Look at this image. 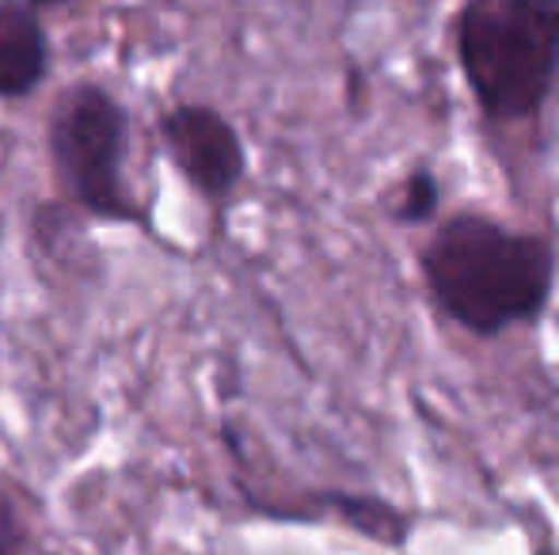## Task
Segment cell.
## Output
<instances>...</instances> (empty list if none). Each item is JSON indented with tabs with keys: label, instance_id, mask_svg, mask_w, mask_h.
<instances>
[{
	"label": "cell",
	"instance_id": "6da1fadb",
	"mask_svg": "<svg viewBox=\"0 0 559 555\" xmlns=\"http://www.w3.org/2000/svg\"><path fill=\"white\" fill-rule=\"evenodd\" d=\"M556 248L540 232L487 214H453L419 252L427 297L472 339H499L537 324L556 293Z\"/></svg>",
	"mask_w": 559,
	"mask_h": 555
},
{
	"label": "cell",
	"instance_id": "7a4b0ae2",
	"mask_svg": "<svg viewBox=\"0 0 559 555\" xmlns=\"http://www.w3.org/2000/svg\"><path fill=\"white\" fill-rule=\"evenodd\" d=\"M456 58L487 119H533L559 73V0H468Z\"/></svg>",
	"mask_w": 559,
	"mask_h": 555
},
{
	"label": "cell",
	"instance_id": "3957f363",
	"mask_svg": "<svg viewBox=\"0 0 559 555\" xmlns=\"http://www.w3.org/2000/svg\"><path fill=\"white\" fill-rule=\"evenodd\" d=\"M126 145L130 119L107 88L76 84L58 99L50 114V160L66 198L84 217L148 229V209H141L126 183Z\"/></svg>",
	"mask_w": 559,
	"mask_h": 555
},
{
	"label": "cell",
	"instance_id": "277c9868",
	"mask_svg": "<svg viewBox=\"0 0 559 555\" xmlns=\"http://www.w3.org/2000/svg\"><path fill=\"white\" fill-rule=\"evenodd\" d=\"M160 137L176 171L206 202H225L248 176V148L236 126L206 104H179L160 119Z\"/></svg>",
	"mask_w": 559,
	"mask_h": 555
},
{
	"label": "cell",
	"instance_id": "5b68a950",
	"mask_svg": "<svg viewBox=\"0 0 559 555\" xmlns=\"http://www.w3.org/2000/svg\"><path fill=\"white\" fill-rule=\"evenodd\" d=\"M320 518H332L384 548H404L412 541V518L392 498L369 495V491H317L309 495V510L301 514V521Z\"/></svg>",
	"mask_w": 559,
	"mask_h": 555
},
{
	"label": "cell",
	"instance_id": "8992f818",
	"mask_svg": "<svg viewBox=\"0 0 559 555\" xmlns=\"http://www.w3.org/2000/svg\"><path fill=\"white\" fill-rule=\"evenodd\" d=\"M50 46L23 4H0V99H23L46 81Z\"/></svg>",
	"mask_w": 559,
	"mask_h": 555
},
{
	"label": "cell",
	"instance_id": "52a82bcc",
	"mask_svg": "<svg viewBox=\"0 0 559 555\" xmlns=\"http://www.w3.org/2000/svg\"><path fill=\"white\" fill-rule=\"evenodd\" d=\"M384 214H389V221L400 225V229H419V225L435 221V217L442 214V179H438V171H430V168L407 171L389 191Z\"/></svg>",
	"mask_w": 559,
	"mask_h": 555
},
{
	"label": "cell",
	"instance_id": "ba28073f",
	"mask_svg": "<svg viewBox=\"0 0 559 555\" xmlns=\"http://www.w3.org/2000/svg\"><path fill=\"white\" fill-rule=\"evenodd\" d=\"M35 4H66V0H35Z\"/></svg>",
	"mask_w": 559,
	"mask_h": 555
}]
</instances>
